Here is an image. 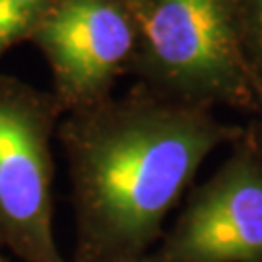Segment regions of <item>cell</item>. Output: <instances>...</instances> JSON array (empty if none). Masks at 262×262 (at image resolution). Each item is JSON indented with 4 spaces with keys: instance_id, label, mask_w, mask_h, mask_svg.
Masks as SVG:
<instances>
[{
    "instance_id": "cell-1",
    "label": "cell",
    "mask_w": 262,
    "mask_h": 262,
    "mask_svg": "<svg viewBox=\"0 0 262 262\" xmlns=\"http://www.w3.org/2000/svg\"><path fill=\"white\" fill-rule=\"evenodd\" d=\"M243 132L210 107L138 82L124 95L64 115L56 136L78 224L74 262L144 260L204 159Z\"/></svg>"
},
{
    "instance_id": "cell-2",
    "label": "cell",
    "mask_w": 262,
    "mask_h": 262,
    "mask_svg": "<svg viewBox=\"0 0 262 262\" xmlns=\"http://www.w3.org/2000/svg\"><path fill=\"white\" fill-rule=\"evenodd\" d=\"M128 74L171 99L251 113L256 92L239 47V0H148Z\"/></svg>"
},
{
    "instance_id": "cell-3",
    "label": "cell",
    "mask_w": 262,
    "mask_h": 262,
    "mask_svg": "<svg viewBox=\"0 0 262 262\" xmlns=\"http://www.w3.org/2000/svg\"><path fill=\"white\" fill-rule=\"evenodd\" d=\"M62 111L51 92L0 74V249L66 262L53 233V154Z\"/></svg>"
},
{
    "instance_id": "cell-4",
    "label": "cell",
    "mask_w": 262,
    "mask_h": 262,
    "mask_svg": "<svg viewBox=\"0 0 262 262\" xmlns=\"http://www.w3.org/2000/svg\"><path fill=\"white\" fill-rule=\"evenodd\" d=\"M138 35V19L119 0H56L29 41L47 60L62 117L111 97Z\"/></svg>"
},
{
    "instance_id": "cell-5",
    "label": "cell",
    "mask_w": 262,
    "mask_h": 262,
    "mask_svg": "<svg viewBox=\"0 0 262 262\" xmlns=\"http://www.w3.org/2000/svg\"><path fill=\"white\" fill-rule=\"evenodd\" d=\"M142 262H262V163L245 132Z\"/></svg>"
},
{
    "instance_id": "cell-6",
    "label": "cell",
    "mask_w": 262,
    "mask_h": 262,
    "mask_svg": "<svg viewBox=\"0 0 262 262\" xmlns=\"http://www.w3.org/2000/svg\"><path fill=\"white\" fill-rule=\"evenodd\" d=\"M56 0H0V60L16 45L29 41Z\"/></svg>"
},
{
    "instance_id": "cell-7",
    "label": "cell",
    "mask_w": 262,
    "mask_h": 262,
    "mask_svg": "<svg viewBox=\"0 0 262 262\" xmlns=\"http://www.w3.org/2000/svg\"><path fill=\"white\" fill-rule=\"evenodd\" d=\"M239 47L254 90H262V0H239Z\"/></svg>"
},
{
    "instance_id": "cell-8",
    "label": "cell",
    "mask_w": 262,
    "mask_h": 262,
    "mask_svg": "<svg viewBox=\"0 0 262 262\" xmlns=\"http://www.w3.org/2000/svg\"><path fill=\"white\" fill-rule=\"evenodd\" d=\"M254 92H256V107L251 113L249 124L245 126V138L249 140L251 148L262 163V90H254Z\"/></svg>"
},
{
    "instance_id": "cell-9",
    "label": "cell",
    "mask_w": 262,
    "mask_h": 262,
    "mask_svg": "<svg viewBox=\"0 0 262 262\" xmlns=\"http://www.w3.org/2000/svg\"><path fill=\"white\" fill-rule=\"evenodd\" d=\"M121 4H124L126 8L130 10L132 14L136 16V19H138V16H140V12L144 10V6L148 4V0H119Z\"/></svg>"
},
{
    "instance_id": "cell-10",
    "label": "cell",
    "mask_w": 262,
    "mask_h": 262,
    "mask_svg": "<svg viewBox=\"0 0 262 262\" xmlns=\"http://www.w3.org/2000/svg\"><path fill=\"white\" fill-rule=\"evenodd\" d=\"M0 262H6L4 260V256H2V253H0Z\"/></svg>"
}]
</instances>
